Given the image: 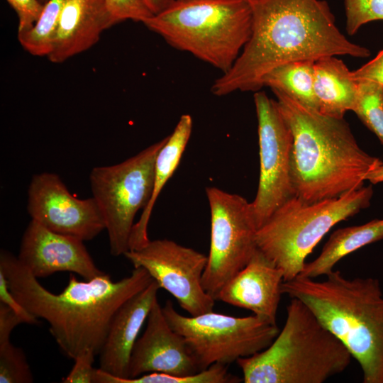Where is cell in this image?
I'll use <instances>...</instances> for the list:
<instances>
[{
  "mask_svg": "<svg viewBox=\"0 0 383 383\" xmlns=\"http://www.w3.org/2000/svg\"><path fill=\"white\" fill-rule=\"evenodd\" d=\"M167 140V136L122 162L91 171L92 197L103 216L113 256L129 250L134 218L150 201L155 160Z\"/></svg>",
  "mask_w": 383,
  "mask_h": 383,
  "instance_id": "cell-8",
  "label": "cell"
},
{
  "mask_svg": "<svg viewBox=\"0 0 383 383\" xmlns=\"http://www.w3.org/2000/svg\"><path fill=\"white\" fill-rule=\"evenodd\" d=\"M323 281L297 276L282 294L304 302L359 363L364 383H383V292L373 277L347 278L338 270Z\"/></svg>",
  "mask_w": 383,
  "mask_h": 383,
  "instance_id": "cell-4",
  "label": "cell"
},
{
  "mask_svg": "<svg viewBox=\"0 0 383 383\" xmlns=\"http://www.w3.org/2000/svg\"><path fill=\"white\" fill-rule=\"evenodd\" d=\"M50 0H40V1L43 4H45L46 3H48Z\"/></svg>",
  "mask_w": 383,
  "mask_h": 383,
  "instance_id": "cell-35",
  "label": "cell"
},
{
  "mask_svg": "<svg viewBox=\"0 0 383 383\" xmlns=\"http://www.w3.org/2000/svg\"><path fill=\"white\" fill-rule=\"evenodd\" d=\"M17 14L18 34L29 31L38 21L45 6L40 0H6Z\"/></svg>",
  "mask_w": 383,
  "mask_h": 383,
  "instance_id": "cell-29",
  "label": "cell"
},
{
  "mask_svg": "<svg viewBox=\"0 0 383 383\" xmlns=\"http://www.w3.org/2000/svg\"><path fill=\"white\" fill-rule=\"evenodd\" d=\"M352 357L304 302L291 298L272 343L236 363L245 383H323L345 371Z\"/></svg>",
  "mask_w": 383,
  "mask_h": 383,
  "instance_id": "cell-5",
  "label": "cell"
},
{
  "mask_svg": "<svg viewBox=\"0 0 383 383\" xmlns=\"http://www.w3.org/2000/svg\"><path fill=\"white\" fill-rule=\"evenodd\" d=\"M254 103L258 122L260 177L251 204L258 229L295 195L290 172L292 131L276 100L257 91Z\"/></svg>",
  "mask_w": 383,
  "mask_h": 383,
  "instance_id": "cell-11",
  "label": "cell"
},
{
  "mask_svg": "<svg viewBox=\"0 0 383 383\" xmlns=\"http://www.w3.org/2000/svg\"><path fill=\"white\" fill-rule=\"evenodd\" d=\"M313 89L318 111L343 118L348 111L353 110L358 82L342 60L330 56L314 62Z\"/></svg>",
  "mask_w": 383,
  "mask_h": 383,
  "instance_id": "cell-20",
  "label": "cell"
},
{
  "mask_svg": "<svg viewBox=\"0 0 383 383\" xmlns=\"http://www.w3.org/2000/svg\"><path fill=\"white\" fill-rule=\"evenodd\" d=\"M125 257L134 268L147 270L190 316L212 311L215 300L202 286L207 256L168 239L149 240L141 248L128 250Z\"/></svg>",
  "mask_w": 383,
  "mask_h": 383,
  "instance_id": "cell-12",
  "label": "cell"
},
{
  "mask_svg": "<svg viewBox=\"0 0 383 383\" xmlns=\"http://www.w3.org/2000/svg\"><path fill=\"white\" fill-rule=\"evenodd\" d=\"M201 370L184 338L170 326L162 306L156 301L148 316L145 330L132 350L128 378L150 372L188 376Z\"/></svg>",
  "mask_w": 383,
  "mask_h": 383,
  "instance_id": "cell-14",
  "label": "cell"
},
{
  "mask_svg": "<svg viewBox=\"0 0 383 383\" xmlns=\"http://www.w3.org/2000/svg\"><path fill=\"white\" fill-rule=\"evenodd\" d=\"M0 302L6 304L16 314L20 316L24 320L25 323L35 325L39 323L38 318L30 313L13 296L9 289L6 277L1 270Z\"/></svg>",
  "mask_w": 383,
  "mask_h": 383,
  "instance_id": "cell-31",
  "label": "cell"
},
{
  "mask_svg": "<svg viewBox=\"0 0 383 383\" xmlns=\"http://www.w3.org/2000/svg\"><path fill=\"white\" fill-rule=\"evenodd\" d=\"M357 82L358 91L353 111L383 144V86L369 80Z\"/></svg>",
  "mask_w": 383,
  "mask_h": 383,
  "instance_id": "cell-25",
  "label": "cell"
},
{
  "mask_svg": "<svg viewBox=\"0 0 383 383\" xmlns=\"http://www.w3.org/2000/svg\"><path fill=\"white\" fill-rule=\"evenodd\" d=\"M27 209L31 219L45 228L83 241L92 240L106 229L94 199L74 196L54 173L43 172L33 176L28 188Z\"/></svg>",
  "mask_w": 383,
  "mask_h": 383,
  "instance_id": "cell-13",
  "label": "cell"
},
{
  "mask_svg": "<svg viewBox=\"0 0 383 383\" xmlns=\"http://www.w3.org/2000/svg\"><path fill=\"white\" fill-rule=\"evenodd\" d=\"M284 276L282 270L259 248L221 290L216 301L251 311L277 324Z\"/></svg>",
  "mask_w": 383,
  "mask_h": 383,
  "instance_id": "cell-16",
  "label": "cell"
},
{
  "mask_svg": "<svg viewBox=\"0 0 383 383\" xmlns=\"http://www.w3.org/2000/svg\"><path fill=\"white\" fill-rule=\"evenodd\" d=\"M373 192L372 186L362 187L315 202L294 196L257 229V248L282 270L284 282L291 280L331 228L370 206Z\"/></svg>",
  "mask_w": 383,
  "mask_h": 383,
  "instance_id": "cell-7",
  "label": "cell"
},
{
  "mask_svg": "<svg viewBox=\"0 0 383 383\" xmlns=\"http://www.w3.org/2000/svg\"><path fill=\"white\" fill-rule=\"evenodd\" d=\"M96 355L87 350L74 360V365L67 377L62 379L64 383H94L96 369L93 367Z\"/></svg>",
  "mask_w": 383,
  "mask_h": 383,
  "instance_id": "cell-30",
  "label": "cell"
},
{
  "mask_svg": "<svg viewBox=\"0 0 383 383\" xmlns=\"http://www.w3.org/2000/svg\"><path fill=\"white\" fill-rule=\"evenodd\" d=\"M153 14H157L169 7L175 0H140Z\"/></svg>",
  "mask_w": 383,
  "mask_h": 383,
  "instance_id": "cell-33",
  "label": "cell"
},
{
  "mask_svg": "<svg viewBox=\"0 0 383 383\" xmlns=\"http://www.w3.org/2000/svg\"><path fill=\"white\" fill-rule=\"evenodd\" d=\"M67 0H50L35 26L29 31L18 34L22 48L29 54L47 57L50 54L60 14Z\"/></svg>",
  "mask_w": 383,
  "mask_h": 383,
  "instance_id": "cell-24",
  "label": "cell"
},
{
  "mask_svg": "<svg viewBox=\"0 0 383 383\" xmlns=\"http://www.w3.org/2000/svg\"><path fill=\"white\" fill-rule=\"evenodd\" d=\"M31 370L25 353L10 339L0 340V383H30Z\"/></svg>",
  "mask_w": 383,
  "mask_h": 383,
  "instance_id": "cell-26",
  "label": "cell"
},
{
  "mask_svg": "<svg viewBox=\"0 0 383 383\" xmlns=\"http://www.w3.org/2000/svg\"><path fill=\"white\" fill-rule=\"evenodd\" d=\"M0 270L16 299L49 323L59 348L73 360L87 350L99 355L118 309L154 280L143 267L134 268L117 282L107 274L86 281L70 274L66 287L55 294L42 286L18 257L5 250H1Z\"/></svg>",
  "mask_w": 383,
  "mask_h": 383,
  "instance_id": "cell-2",
  "label": "cell"
},
{
  "mask_svg": "<svg viewBox=\"0 0 383 383\" xmlns=\"http://www.w3.org/2000/svg\"><path fill=\"white\" fill-rule=\"evenodd\" d=\"M365 180L373 184L383 182V161L366 175Z\"/></svg>",
  "mask_w": 383,
  "mask_h": 383,
  "instance_id": "cell-34",
  "label": "cell"
},
{
  "mask_svg": "<svg viewBox=\"0 0 383 383\" xmlns=\"http://www.w3.org/2000/svg\"><path fill=\"white\" fill-rule=\"evenodd\" d=\"M211 243L202 286L215 301L222 288L248 263L257 245L251 202L215 187L206 189Z\"/></svg>",
  "mask_w": 383,
  "mask_h": 383,
  "instance_id": "cell-10",
  "label": "cell"
},
{
  "mask_svg": "<svg viewBox=\"0 0 383 383\" xmlns=\"http://www.w3.org/2000/svg\"><path fill=\"white\" fill-rule=\"evenodd\" d=\"M293 136L290 172L294 195L307 202L363 187L382 160L364 151L344 118L324 115L272 90Z\"/></svg>",
  "mask_w": 383,
  "mask_h": 383,
  "instance_id": "cell-3",
  "label": "cell"
},
{
  "mask_svg": "<svg viewBox=\"0 0 383 383\" xmlns=\"http://www.w3.org/2000/svg\"><path fill=\"white\" fill-rule=\"evenodd\" d=\"M314 62L296 60L279 65L262 79L263 87L290 96L303 105L318 111L314 94Z\"/></svg>",
  "mask_w": 383,
  "mask_h": 383,
  "instance_id": "cell-22",
  "label": "cell"
},
{
  "mask_svg": "<svg viewBox=\"0 0 383 383\" xmlns=\"http://www.w3.org/2000/svg\"><path fill=\"white\" fill-rule=\"evenodd\" d=\"M143 23L172 47L223 74L250 39L252 12L248 0H175Z\"/></svg>",
  "mask_w": 383,
  "mask_h": 383,
  "instance_id": "cell-6",
  "label": "cell"
},
{
  "mask_svg": "<svg viewBox=\"0 0 383 383\" xmlns=\"http://www.w3.org/2000/svg\"><path fill=\"white\" fill-rule=\"evenodd\" d=\"M162 312L184 338L201 370L213 364L228 365L265 350L280 331L277 324L254 314L236 317L212 311L185 316L170 300L166 301Z\"/></svg>",
  "mask_w": 383,
  "mask_h": 383,
  "instance_id": "cell-9",
  "label": "cell"
},
{
  "mask_svg": "<svg viewBox=\"0 0 383 383\" xmlns=\"http://www.w3.org/2000/svg\"><path fill=\"white\" fill-rule=\"evenodd\" d=\"M160 289L153 280L118 309L99 353L100 370L117 377H128L132 350Z\"/></svg>",
  "mask_w": 383,
  "mask_h": 383,
  "instance_id": "cell-17",
  "label": "cell"
},
{
  "mask_svg": "<svg viewBox=\"0 0 383 383\" xmlns=\"http://www.w3.org/2000/svg\"><path fill=\"white\" fill-rule=\"evenodd\" d=\"M351 76L355 81L369 80L383 86V49L372 60L351 71Z\"/></svg>",
  "mask_w": 383,
  "mask_h": 383,
  "instance_id": "cell-32",
  "label": "cell"
},
{
  "mask_svg": "<svg viewBox=\"0 0 383 383\" xmlns=\"http://www.w3.org/2000/svg\"><path fill=\"white\" fill-rule=\"evenodd\" d=\"M248 1L250 39L231 68L213 82L211 91L216 96L260 91L266 74L289 62L370 55L367 48L352 43L339 30L325 1Z\"/></svg>",
  "mask_w": 383,
  "mask_h": 383,
  "instance_id": "cell-1",
  "label": "cell"
},
{
  "mask_svg": "<svg viewBox=\"0 0 383 383\" xmlns=\"http://www.w3.org/2000/svg\"><path fill=\"white\" fill-rule=\"evenodd\" d=\"M114 26L105 0H67L48 56L62 63L94 46L101 33Z\"/></svg>",
  "mask_w": 383,
  "mask_h": 383,
  "instance_id": "cell-18",
  "label": "cell"
},
{
  "mask_svg": "<svg viewBox=\"0 0 383 383\" xmlns=\"http://www.w3.org/2000/svg\"><path fill=\"white\" fill-rule=\"evenodd\" d=\"M192 130V118L189 114L182 115L165 145L158 152L155 164L153 190L151 198L143 210L139 220L134 223L130 239L129 250H135L145 245L148 225L155 203L166 182L179 164Z\"/></svg>",
  "mask_w": 383,
  "mask_h": 383,
  "instance_id": "cell-19",
  "label": "cell"
},
{
  "mask_svg": "<svg viewBox=\"0 0 383 383\" xmlns=\"http://www.w3.org/2000/svg\"><path fill=\"white\" fill-rule=\"evenodd\" d=\"M83 242L31 219L22 237L18 258L37 278L57 272H74L86 280L105 274L95 265Z\"/></svg>",
  "mask_w": 383,
  "mask_h": 383,
  "instance_id": "cell-15",
  "label": "cell"
},
{
  "mask_svg": "<svg viewBox=\"0 0 383 383\" xmlns=\"http://www.w3.org/2000/svg\"><path fill=\"white\" fill-rule=\"evenodd\" d=\"M345 27L352 35L364 24L383 20V0H344Z\"/></svg>",
  "mask_w": 383,
  "mask_h": 383,
  "instance_id": "cell-27",
  "label": "cell"
},
{
  "mask_svg": "<svg viewBox=\"0 0 383 383\" xmlns=\"http://www.w3.org/2000/svg\"><path fill=\"white\" fill-rule=\"evenodd\" d=\"M383 239V219H374L360 226L339 228L334 231L319 255L306 262L298 276L316 279L334 270L344 257L360 248Z\"/></svg>",
  "mask_w": 383,
  "mask_h": 383,
  "instance_id": "cell-21",
  "label": "cell"
},
{
  "mask_svg": "<svg viewBox=\"0 0 383 383\" xmlns=\"http://www.w3.org/2000/svg\"><path fill=\"white\" fill-rule=\"evenodd\" d=\"M228 365L213 364L206 369L188 376H174L150 372L135 378H120L98 368L95 383H235L241 379L230 374Z\"/></svg>",
  "mask_w": 383,
  "mask_h": 383,
  "instance_id": "cell-23",
  "label": "cell"
},
{
  "mask_svg": "<svg viewBox=\"0 0 383 383\" xmlns=\"http://www.w3.org/2000/svg\"><path fill=\"white\" fill-rule=\"evenodd\" d=\"M114 25L131 20L143 23L153 14L140 0H105Z\"/></svg>",
  "mask_w": 383,
  "mask_h": 383,
  "instance_id": "cell-28",
  "label": "cell"
}]
</instances>
